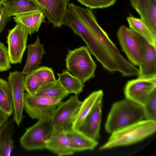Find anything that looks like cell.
Wrapping results in <instances>:
<instances>
[{
	"label": "cell",
	"mask_w": 156,
	"mask_h": 156,
	"mask_svg": "<svg viewBox=\"0 0 156 156\" xmlns=\"http://www.w3.org/2000/svg\"><path fill=\"white\" fill-rule=\"evenodd\" d=\"M65 132L69 147L74 152L93 150L98 144L97 140L90 137L79 129H71Z\"/></svg>",
	"instance_id": "obj_16"
},
{
	"label": "cell",
	"mask_w": 156,
	"mask_h": 156,
	"mask_svg": "<svg viewBox=\"0 0 156 156\" xmlns=\"http://www.w3.org/2000/svg\"><path fill=\"white\" fill-rule=\"evenodd\" d=\"M143 108L144 118L156 121V88L150 94Z\"/></svg>",
	"instance_id": "obj_27"
},
{
	"label": "cell",
	"mask_w": 156,
	"mask_h": 156,
	"mask_svg": "<svg viewBox=\"0 0 156 156\" xmlns=\"http://www.w3.org/2000/svg\"><path fill=\"white\" fill-rule=\"evenodd\" d=\"M156 88V77L138 78L129 80L124 88L125 98L142 106L151 92Z\"/></svg>",
	"instance_id": "obj_9"
},
{
	"label": "cell",
	"mask_w": 156,
	"mask_h": 156,
	"mask_svg": "<svg viewBox=\"0 0 156 156\" xmlns=\"http://www.w3.org/2000/svg\"><path fill=\"white\" fill-rule=\"evenodd\" d=\"M0 112L9 117L13 112L11 90L8 82L0 77Z\"/></svg>",
	"instance_id": "obj_23"
},
{
	"label": "cell",
	"mask_w": 156,
	"mask_h": 156,
	"mask_svg": "<svg viewBox=\"0 0 156 156\" xmlns=\"http://www.w3.org/2000/svg\"><path fill=\"white\" fill-rule=\"evenodd\" d=\"M45 149L58 156L71 155L75 153L70 148L65 131L53 130Z\"/></svg>",
	"instance_id": "obj_17"
},
{
	"label": "cell",
	"mask_w": 156,
	"mask_h": 156,
	"mask_svg": "<svg viewBox=\"0 0 156 156\" xmlns=\"http://www.w3.org/2000/svg\"><path fill=\"white\" fill-rule=\"evenodd\" d=\"M8 48L0 41V72L6 71L11 68Z\"/></svg>",
	"instance_id": "obj_31"
},
{
	"label": "cell",
	"mask_w": 156,
	"mask_h": 156,
	"mask_svg": "<svg viewBox=\"0 0 156 156\" xmlns=\"http://www.w3.org/2000/svg\"><path fill=\"white\" fill-rule=\"evenodd\" d=\"M2 0H0V4H1V2L2 1Z\"/></svg>",
	"instance_id": "obj_34"
},
{
	"label": "cell",
	"mask_w": 156,
	"mask_h": 156,
	"mask_svg": "<svg viewBox=\"0 0 156 156\" xmlns=\"http://www.w3.org/2000/svg\"><path fill=\"white\" fill-rule=\"evenodd\" d=\"M127 20L129 28L141 36L149 43L156 47V36L141 19L130 16L128 17Z\"/></svg>",
	"instance_id": "obj_24"
},
{
	"label": "cell",
	"mask_w": 156,
	"mask_h": 156,
	"mask_svg": "<svg viewBox=\"0 0 156 156\" xmlns=\"http://www.w3.org/2000/svg\"><path fill=\"white\" fill-rule=\"evenodd\" d=\"M102 96L103 92L102 90L96 91L91 93L82 102L77 116L73 123L72 129H79L97 100Z\"/></svg>",
	"instance_id": "obj_22"
},
{
	"label": "cell",
	"mask_w": 156,
	"mask_h": 156,
	"mask_svg": "<svg viewBox=\"0 0 156 156\" xmlns=\"http://www.w3.org/2000/svg\"><path fill=\"white\" fill-rule=\"evenodd\" d=\"M116 0H77L81 4L90 9L104 8L115 4Z\"/></svg>",
	"instance_id": "obj_30"
},
{
	"label": "cell",
	"mask_w": 156,
	"mask_h": 156,
	"mask_svg": "<svg viewBox=\"0 0 156 156\" xmlns=\"http://www.w3.org/2000/svg\"><path fill=\"white\" fill-rule=\"evenodd\" d=\"M117 36L122 50L129 60L133 65L139 66L143 50L142 37L122 25L117 31Z\"/></svg>",
	"instance_id": "obj_7"
},
{
	"label": "cell",
	"mask_w": 156,
	"mask_h": 156,
	"mask_svg": "<svg viewBox=\"0 0 156 156\" xmlns=\"http://www.w3.org/2000/svg\"><path fill=\"white\" fill-rule=\"evenodd\" d=\"M82 103L76 95L70 97L66 101L62 102L51 117L53 130L66 131L72 129Z\"/></svg>",
	"instance_id": "obj_8"
},
{
	"label": "cell",
	"mask_w": 156,
	"mask_h": 156,
	"mask_svg": "<svg viewBox=\"0 0 156 156\" xmlns=\"http://www.w3.org/2000/svg\"><path fill=\"white\" fill-rule=\"evenodd\" d=\"M46 17L42 11L30 12L13 18L17 24L23 26L31 35L34 32H38L43 22H45Z\"/></svg>",
	"instance_id": "obj_20"
},
{
	"label": "cell",
	"mask_w": 156,
	"mask_h": 156,
	"mask_svg": "<svg viewBox=\"0 0 156 156\" xmlns=\"http://www.w3.org/2000/svg\"><path fill=\"white\" fill-rule=\"evenodd\" d=\"M103 97L97 100L79 129L88 136L96 140L100 138Z\"/></svg>",
	"instance_id": "obj_13"
},
{
	"label": "cell",
	"mask_w": 156,
	"mask_h": 156,
	"mask_svg": "<svg viewBox=\"0 0 156 156\" xmlns=\"http://www.w3.org/2000/svg\"><path fill=\"white\" fill-rule=\"evenodd\" d=\"M141 19L156 36V0H130Z\"/></svg>",
	"instance_id": "obj_15"
},
{
	"label": "cell",
	"mask_w": 156,
	"mask_h": 156,
	"mask_svg": "<svg viewBox=\"0 0 156 156\" xmlns=\"http://www.w3.org/2000/svg\"><path fill=\"white\" fill-rule=\"evenodd\" d=\"M29 34L27 30L19 24H17L8 30L7 42L11 63L16 64L21 62Z\"/></svg>",
	"instance_id": "obj_11"
},
{
	"label": "cell",
	"mask_w": 156,
	"mask_h": 156,
	"mask_svg": "<svg viewBox=\"0 0 156 156\" xmlns=\"http://www.w3.org/2000/svg\"><path fill=\"white\" fill-rule=\"evenodd\" d=\"M58 79L60 83L69 94L73 93L78 95L83 90L85 85L77 77L64 70L62 73H58Z\"/></svg>",
	"instance_id": "obj_25"
},
{
	"label": "cell",
	"mask_w": 156,
	"mask_h": 156,
	"mask_svg": "<svg viewBox=\"0 0 156 156\" xmlns=\"http://www.w3.org/2000/svg\"><path fill=\"white\" fill-rule=\"evenodd\" d=\"M143 50L139 66L138 78L156 77V47L142 37Z\"/></svg>",
	"instance_id": "obj_14"
},
{
	"label": "cell",
	"mask_w": 156,
	"mask_h": 156,
	"mask_svg": "<svg viewBox=\"0 0 156 156\" xmlns=\"http://www.w3.org/2000/svg\"><path fill=\"white\" fill-rule=\"evenodd\" d=\"M63 25L71 28L82 38L91 54L104 68L111 67L121 59L122 55L99 25L91 9L69 3Z\"/></svg>",
	"instance_id": "obj_1"
},
{
	"label": "cell",
	"mask_w": 156,
	"mask_h": 156,
	"mask_svg": "<svg viewBox=\"0 0 156 156\" xmlns=\"http://www.w3.org/2000/svg\"><path fill=\"white\" fill-rule=\"evenodd\" d=\"M144 118L143 106L125 98L112 105L105 124V130L112 133Z\"/></svg>",
	"instance_id": "obj_2"
},
{
	"label": "cell",
	"mask_w": 156,
	"mask_h": 156,
	"mask_svg": "<svg viewBox=\"0 0 156 156\" xmlns=\"http://www.w3.org/2000/svg\"><path fill=\"white\" fill-rule=\"evenodd\" d=\"M69 94L58 79L54 82L42 85L34 95L55 97L63 99Z\"/></svg>",
	"instance_id": "obj_26"
},
{
	"label": "cell",
	"mask_w": 156,
	"mask_h": 156,
	"mask_svg": "<svg viewBox=\"0 0 156 156\" xmlns=\"http://www.w3.org/2000/svg\"><path fill=\"white\" fill-rule=\"evenodd\" d=\"M8 83L13 100V119L19 126L23 119L24 97V75L22 72L16 71L9 73Z\"/></svg>",
	"instance_id": "obj_10"
},
{
	"label": "cell",
	"mask_w": 156,
	"mask_h": 156,
	"mask_svg": "<svg viewBox=\"0 0 156 156\" xmlns=\"http://www.w3.org/2000/svg\"><path fill=\"white\" fill-rule=\"evenodd\" d=\"M42 85V83L35 70L24 76L25 90L30 95L34 94Z\"/></svg>",
	"instance_id": "obj_28"
},
{
	"label": "cell",
	"mask_w": 156,
	"mask_h": 156,
	"mask_svg": "<svg viewBox=\"0 0 156 156\" xmlns=\"http://www.w3.org/2000/svg\"><path fill=\"white\" fill-rule=\"evenodd\" d=\"M54 27L60 28L63 25L64 16L69 0H34Z\"/></svg>",
	"instance_id": "obj_12"
},
{
	"label": "cell",
	"mask_w": 156,
	"mask_h": 156,
	"mask_svg": "<svg viewBox=\"0 0 156 156\" xmlns=\"http://www.w3.org/2000/svg\"><path fill=\"white\" fill-rule=\"evenodd\" d=\"M60 98L25 93L24 109L33 119L51 118L57 108L62 102Z\"/></svg>",
	"instance_id": "obj_6"
},
{
	"label": "cell",
	"mask_w": 156,
	"mask_h": 156,
	"mask_svg": "<svg viewBox=\"0 0 156 156\" xmlns=\"http://www.w3.org/2000/svg\"><path fill=\"white\" fill-rule=\"evenodd\" d=\"M65 61L67 70L83 83L95 77L97 65L86 46L69 50Z\"/></svg>",
	"instance_id": "obj_4"
},
{
	"label": "cell",
	"mask_w": 156,
	"mask_h": 156,
	"mask_svg": "<svg viewBox=\"0 0 156 156\" xmlns=\"http://www.w3.org/2000/svg\"><path fill=\"white\" fill-rule=\"evenodd\" d=\"M9 117L0 112V128L9 119Z\"/></svg>",
	"instance_id": "obj_33"
},
{
	"label": "cell",
	"mask_w": 156,
	"mask_h": 156,
	"mask_svg": "<svg viewBox=\"0 0 156 156\" xmlns=\"http://www.w3.org/2000/svg\"><path fill=\"white\" fill-rule=\"evenodd\" d=\"M53 130L51 118L38 120L35 124L27 129L20 137V142L27 151L44 150Z\"/></svg>",
	"instance_id": "obj_5"
},
{
	"label": "cell",
	"mask_w": 156,
	"mask_h": 156,
	"mask_svg": "<svg viewBox=\"0 0 156 156\" xmlns=\"http://www.w3.org/2000/svg\"><path fill=\"white\" fill-rule=\"evenodd\" d=\"M26 48L28 51L27 59L22 72L24 75L39 68L43 56L45 53L43 45L40 43L38 36L34 43L28 45Z\"/></svg>",
	"instance_id": "obj_19"
},
{
	"label": "cell",
	"mask_w": 156,
	"mask_h": 156,
	"mask_svg": "<svg viewBox=\"0 0 156 156\" xmlns=\"http://www.w3.org/2000/svg\"><path fill=\"white\" fill-rule=\"evenodd\" d=\"M156 130V121L143 120L111 133L107 141L99 149L104 150L137 143L153 134Z\"/></svg>",
	"instance_id": "obj_3"
},
{
	"label": "cell",
	"mask_w": 156,
	"mask_h": 156,
	"mask_svg": "<svg viewBox=\"0 0 156 156\" xmlns=\"http://www.w3.org/2000/svg\"><path fill=\"white\" fill-rule=\"evenodd\" d=\"M35 72L41 81L42 85L56 80L54 72L52 68L45 66L39 67Z\"/></svg>",
	"instance_id": "obj_29"
},
{
	"label": "cell",
	"mask_w": 156,
	"mask_h": 156,
	"mask_svg": "<svg viewBox=\"0 0 156 156\" xmlns=\"http://www.w3.org/2000/svg\"><path fill=\"white\" fill-rule=\"evenodd\" d=\"M11 16L5 8L0 4V34L4 30L7 23L10 20Z\"/></svg>",
	"instance_id": "obj_32"
},
{
	"label": "cell",
	"mask_w": 156,
	"mask_h": 156,
	"mask_svg": "<svg viewBox=\"0 0 156 156\" xmlns=\"http://www.w3.org/2000/svg\"><path fill=\"white\" fill-rule=\"evenodd\" d=\"M13 118L8 119L0 128V156H9L14 147L12 136L14 133Z\"/></svg>",
	"instance_id": "obj_21"
},
{
	"label": "cell",
	"mask_w": 156,
	"mask_h": 156,
	"mask_svg": "<svg viewBox=\"0 0 156 156\" xmlns=\"http://www.w3.org/2000/svg\"><path fill=\"white\" fill-rule=\"evenodd\" d=\"M1 4L3 5L11 16L42 11L34 0H2Z\"/></svg>",
	"instance_id": "obj_18"
}]
</instances>
